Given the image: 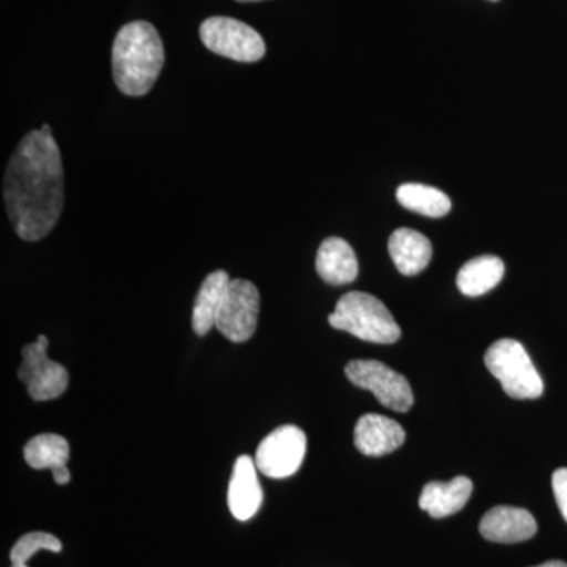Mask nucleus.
Segmentation results:
<instances>
[{"label":"nucleus","instance_id":"23","mask_svg":"<svg viewBox=\"0 0 567 567\" xmlns=\"http://www.w3.org/2000/svg\"><path fill=\"white\" fill-rule=\"evenodd\" d=\"M237 2H259V0H237Z\"/></svg>","mask_w":567,"mask_h":567},{"label":"nucleus","instance_id":"22","mask_svg":"<svg viewBox=\"0 0 567 567\" xmlns=\"http://www.w3.org/2000/svg\"><path fill=\"white\" fill-rule=\"evenodd\" d=\"M535 567H567V563L558 561V559H555V561H547V563H544V565H539V566H535Z\"/></svg>","mask_w":567,"mask_h":567},{"label":"nucleus","instance_id":"5","mask_svg":"<svg viewBox=\"0 0 567 567\" xmlns=\"http://www.w3.org/2000/svg\"><path fill=\"white\" fill-rule=\"evenodd\" d=\"M199 33L208 51L235 62H259L267 50L259 32L234 18H208L200 25Z\"/></svg>","mask_w":567,"mask_h":567},{"label":"nucleus","instance_id":"14","mask_svg":"<svg viewBox=\"0 0 567 567\" xmlns=\"http://www.w3.org/2000/svg\"><path fill=\"white\" fill-rule=\"evenodd\" d=\"M472 494L473 483L470 477L456 476L450 483L432 481L421 492L420 507L431 517H450L464 509Z\"/></svg>","mask_w":567,"mask_h":567},{"label":"nucleus","instance_id":"11","mask_svg":"<svg viewBox=\"0 0 567 567\" xmlns=\"http://www.w3.org/2000/svg\"><path fill=\"white\" fill-rule=\"evenodd\" d=\"M405 442V431L391 417L368 413L354 425V446L369 457L394 453Z\"/></svg>","mask_w":567,"mask_h":567},{"label":"nucleus","instance_id":"4","mask_svg":"<svg viewBox=\"0 0 567 567\" xmlns=\"http://www.w3.org/2000/svg\"><path fill=\"white\" fill-rule=\"evenodd\" d=\"M491 374L509 398L525 401L544 393V383L525 347L516 339H498L484 354Z\"/></svg>","mask_w":567,"mask_h":567},{"label":"nucleus","instance_id":"16","mask_svg":"<svg viewBox=\"0 0 567 567\" xmlns=\"http://www.w3.org/2000/svg\"><path fill=\"white\" fill-rule=\"evenodd\" d=\"M316 270L330 286L353 282L358 276V259L352 246L339 237L327 238L317 251Z\"/></svg>","mask_w":567,"mask_h":567},{"label":"nucleus","instance_id":"18","mask_svg":"<svg viewBox=\"0 0 567 567\" xmlns=\"http://www.w3.org/2000/svg\"><path fill=\"white\" fill-rule=\"evenodd\" d=\"M505 264L496 256H480L468 260L457 274V287L465 297H481L502 282Z\"/></svg>","mask_w":567,"mask_h":567},{"label":"nucleus","instance_id":"13","mask_svg":"<svg viewBox=\"0 0 567 567\" xmlns=\"http://www.w3.org/2000/svg\"><path fill=\"white\" fill-rule=\"evenodd\" d=\"M24 458L32 468L51 470L59 486L70 483V445L63 436L58 434L33 436L24 446Z\"/></svg>","mask_w":567,"mask_h":567},{"label":"nucleus","instance_id":"8","mask_svg":"<svg viewBox=\"0 0 567 567\" xmlns=\"http://www.w3.org/2000/svg\"><path fill=\"white\" fill-rule=\"evenodd\" d=\"M48 346L47 336H39L35 342L24 346L18 369V377L37 402L61 398L70 383L69 371L48 357Z\"/></svg>","mask_w":567,"mask_h":567},{"label":"nucleus","instance_id":"3","mask_svg":"<svg viewBox=\"0 0 567 567\" xmlns=\"http://www.w3.org/2000/svg\"><path fill=\"white\" fill-rule=\"evenodd\" d=\"M328 322L336 330L374 344H394L402 334L390 309L374 295L364 292L342 295Z\"/></svg>","mask_w":567,"mask_h":567},{"label":"nucleus","instance_id":"20","mask_svg":"<svg viewBox=\"0 0 567 567\" xmlns=\"http://www.w3.org/2000/svg\"><path fill=\"white\" fill-rule=\"evenodd\" d=\"M40 550H50L59 554L62 550V543L51 533H28V535L20 537L18 543L11 548V565H28L29 559Z\"/></svg>","mask_w":567,"mask_h":567},{"label":"nucleus","instance_id":"10","mask_svg":"<svg viewBox=\"0 0 567 567\" xmlns=\"http://www.w3.org/2000/svg\"><path fill=\"white\" fill-rule=\"evenodd\" d=\"M480 532L491 543H524L536 535L537 524L527 509L495 506L481 518Z\"/></svg>","mask_w":567,"mask_h":567},{"label":"nucleus","instance_id":"12","mask_svg":"<svg viewBox=\"0 0 567 567\" xmlns=\"http://www.w3.org/2000/svg\"><path fill=\"white\" fill-rule=\"evenodd\" d=\"M262 486L257 477L256 462L245 454L235 462L233 477H230L229 494H227L230 513L237 520H249L262 506Z\"/></svg>","mask_w":567,"mask_h":567},{"label":"nucleus","instance_id":"15","mask_svg":"<svg viewBox=\"0 0 567 567\" xmlns=\"http://www.w3.org/2000/svg\"><path fill=\"white\" fill-rule=\"evenodd\" d=\"M388 251L399 274L404 276L420 275L432 259V244L429 238L409 227H401L391 234Z\"/></svg>","mask_w":567,"mask_h":567},{"label":"nucleus","instance_id":"1","mask_svg":"<svg viewBox=\"0 0 567 567\" xmlns=\"http://www.w3.org/2000/svg\"><path fill=\"white\" fill-rule=\"evenodd\" d=\"M3 200L22 240L39 241L54 229L65 204V178L50 125L25 134L18 144L3 177Z\"/></svg>","mask_w":567,"mask_h":567},{"label":"nucleus","instance_id":"24","mask_svg":"<svg viewBox=\"0 0 567 567\" xmlns=\"http://www.w3.org/2000/svg\"><path fill=\"white\" fill-rule=\"evenodd\" d=\"M11 567H29L28 565H11Z\"/></svg>","mask_w":567,"mask_h":567},{"label":"nucleus","instance_id":"6","mask_svg":"<svg viewBox=\"0 0 567 567\" xmlns=\"http://www.w3.org/2000/svg\"><path fill=\"white\" fill-rule=\"evenodd\" d=\"M260 295L257 287L246 279H230L224 293L215 328L235 344L249 341L257 330Z\"/></svg>","mask_w":567,"mask_h":567},{"label":"nucleus","instance_id":"17","mask_svg":"<svg viewBox=\"0 0 567 567\" xmlns=\"http://www.w3.org/2000/svg\"><path fill=\"white\" fill-rule=\"evenodd\" d=\"M229 282V275L224 270L213 271L204 279L193 308V330L197 336H205L215 328L216 316Z\"/></svg>","mask_w":567,"mask_h":567},{"label":"nucleus","instance_id":"7","mask_svg":"<svg viewBox=\"0 0 567 567\" xmlns=\"http://www.w3.org/2000/svg\"><path fill=\"white\" fill-rule=\"evenodd\" d=\"M346 375L354 386L371 391L380 404L393 412H409L415 402L409 380L380 361H350L346 365Z\"/></svg>","mask_w":567,"mask_h":567},{"label":"nucleus","instance_id":"9","mask_svg":"<svg viewBox=\"0 0 567 567\" xmlns=\"http://www.w3.org/2000/svg\"><path fill=\"white\" fill-rule=\"evenodd\" d=\"M306 446L308 440L300 427L281 425L260 442L254 462L264 476L284 480L300 470L306 456Z\"/></svg>","mask_w":567,"mask_h":567},{"label":"nucleus","instance_id":"25","mask_svg":"<svg viewBox=\"0 0 567 567\" xmlns=\"http://www.w3.org/2000/svg\"><path fill=\"white\" fill-rule=\"evenodd\" d=\"M494 2H495V0H494Z\"/></svg>","mask_w":567,"mask_h":567},{"label":"nucleus","instance_id":"19","mask_svg":"<svg viewBox=\"0 0 567 567\" xmlns=\"http://www.w3.org/2000/svg\"><path fill=\"white\" fill-rule=\"evenodd\" d=\"M395 197L406 210L420 213L429 218H442L453 207L445 193L421 183H404L399 186Z\"/></svg>","mask_w":567,"mask_h":567},{"label":"nucleus","instance_id":"21","mask_svg":"<svg viewBox=\"0 0 567 567\" xmlns=\"http://www.w3.org/2000/svg\"><path fill=\"white\" fill-rule=\"evenodd\" d=\"M551 487H554L555 499L559 507V513L567 522V468H558L551 476Z\"/></svg>","mask_w":567,"mask_h":567},{"label":"nucleus","instance_id":"2","mask_svg":"<svg viewBox=\"0 0 567 567\" xmlns=\"http://www.w3.org/2000/svg\"><path fill=\"white\" fill-rule=\"evenodd\" d=\"M163 65V41L151 22L123 25L112 47V76L118 91L128 96H144L152 91Z\"/></svg>","mask_w":567,"mask_h":567}]
</instances>
